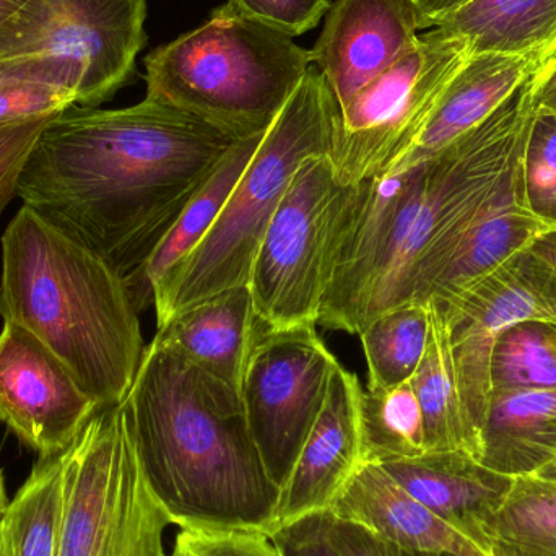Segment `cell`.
Returning <instances> with one entry per match:
<instances>
[{
    "instance_id": "cell-15",
    "label": "cell",
    "mask_w": 556,
    "mask_h": 556,
    "mask_svg": "<svg viewBox=\"0 0 556 556\" xmlns=\"http://www.w3.org/2000/svg\"><path fill=\"white\" fill-rule=\"evenodd\" d=\"M362 395L358 378L339 363L323 410L281 489L277 529L329 511L362 466Z\"/></svg>"
},
{
    "instance_id": "cell-24",
    "label": "cell",
    "mask_w": 556,
    "mask_h": 556,
    "mask_svg": "<svg viewBox=\"0 0 556 556\" xmlns=\"http://www.w3.org/2000/svg\"><path fill=\"white\" fill-rule=\"evenodd\" d=\"M427 304L430 309L427 350L408 381L424 414L425 446L427 453L466 451L473 456L443 319L433 304Z\"/></svg>"
},
{
    "instance_id": "cell-41",
    "label": "cell",
    "mask_w": 556,
    "mask_h": 556,
    "mask_svg": "<svg viewBox=\"0 0 556 556\" xmlns=\"http://www.w3.org/2000/svg\"><path fill=\"white\" fill-rule=\"evenodd\" d=\"M386 547H388L389 556H456L451 554H433V552L402 551V548H397L394 547V545L389 544H386Z\"/></svg>"
},
{
    "instance_id": "cell-7",
    "label": "cell",
    "mask_w": 556,
    "mask_h": 556,
    "mask_svg": "<svg viewBox=\"0 0 556 556\" xmlns=\"http://www.w3.org/2000/svg\"><path fill=\"white\" fill-rule=\"evenodd\" d=\"M58 556H166L172 519L143 476L126 407H103L61 454Z\"/></svg>"
},
{
    "instance_id": "cell-34",
    "label": "cell",
    "mask_w": 556,
    "mask_h": 556,
    "mask_svg": "<svg viewBox=\"0 0 556 556\" xmlns=\"http://www.w3.org/2000/svg\"><path fill=\"white\" fill-rule=\"evenodd\" d=\"M55 116L0 126V215L16 195L20 176L33 147Z\"/></svg>"
},
{
    "instance_id": "cell-13",
    "label": "cell",
    "mask_w": 556,
    "mask_h": 556,
    "mask_svg": "<svg viewBox=\"0 0 556 556\" xmlns=\"http://www.w3.org/2000/svg\"><path fill=\"white\" fill-rule=\"evenodd\" d=\"M100 404L71 369L23 327L0 332V421L39 457L59 456L77 440Z\"/></svg>"
},
{
    "instance_id": "cell-14",
    "label": "cell",
    "mask_w": 556,
    "mask_h": 556,
    "mask_svg": "<svg viewBox=\"0 0 556 556\" xmlns=\"http://www.w3.org/2000/svg\"><path fill=\"white\" fill-rule=\"evenodd\" d=\"M324 18L311 64L339 108L401 61L430 28L415 0H333Z\"/></svg>"
},
{
    "instance_id": "cell-30",
    "label": "cell",
    "mask_w": 556,
    "mask_h": 556,
    "mask_svg": "<svg viewBox=\"0 0 556 556\" xmlns=\"http://www.w3.org/2000/svg\"><path fill=\"white\" fill-rule=\"evenodd\" d=\"M492 391H556V323L529 319L503 332L490 363Z\"/></svg>"
},
{
    "instance_id": "cell-10",
    "label": "cell",
    "mask_w": 556,
    "mask_h": 556,
    "mask_svg": "<svg viewBox=\"0 0 556 556\" xmlns=\"http://www.w3.org/2000/svg\"><path fill=\"white\" fill-rule=\"evenodd\" d=\"M337 365L316 326L257 330L241 401L251 437L280 489L323 410Z\"/></svg>"
},
{
    "instance_id": "cell-33",
    "label": "cell",
    "mask_w": 556,
    "mask_h": 556,
    "mask_svg": "<svg viewBox=\"0 0 556 556\" xmlns=\"http://www.w3.org/2000/svg\"><path fill=\"white\" fill-rule=\"evenodd\" d=\"M330 5L332 0H228L218 9L294 38L316 28Z\"/></svg>"
},
{
    "instance_id": "cell-42",
    "label": "cell",
    "mask_w": 556,
    "mask_h": 556,
    "mask_svg": "<svg viewBox=\"0 0 556 556\" xmlns=\"http://www.w3.org/2000/svg\"><path fill=\"white\" fill-rule=\"evenodd\" d=\"M10 500L7 496L5 480H3L2 470H0V522H2L3 516H5L7 509H9Z\"/></svg>"
},
{
    "instance_id": "cell-6",
    "label": "cell",
    "mask_w": 556,
    "mask_h": 556,
    "mask_svg": "<svg viewBox=\"0 0 556 556\" xmlns=\"http://www.w3.org/2000/svg\"><path fill=\"white\" fill-rule=\"evenodd\" d=\"M538 72L489 119L428 160L417 214L379 267L363 311V329L391 307L427 303L434 281L525 143L534 119Z\"/></svg>"
},
{
    "instance_id": "cell-39",
    "label": "cell",
    "mask_w": 556,
    "mask_h": 556,
    "mask_svg": "<svg viewBox=\"0 0 556 556\" xmlns=\"http://www.w3.org/2000/svg\"><path fill=\"white\" fill-rule=\"evenodd\" d=\"M466 2H469V0H415L418 9L427 16L428 23L437 18V16L451 12V10L457 9V7Z\"/></svg>"
},
{
    "instance_id": "cell-26",
    "label": "cell",
    "mask_w": 556,
    "mask_h": 556,
    "mask_svg": "<svg viewBox=\"0 0 556 556\" xmlns=\"http://www.w3.org/2000/svg\"><path fill=\"white\" fill-rule=\"evenodd\" d=\"M486 542L489 556H556V480L515 479Z\"/></svg>"
},
{
    "instance_id": "cell-29",
    "label": "cell",
    "mask_w": 556,
    "mask_h": 556,
    "mask_svg": "<svg viewBox=\"0 0 556 556\" xmlns=\"http://www.w3.org/2000/svg\"><path fill=\"white\" fill-rule=\"evenodd\" d=\"M363 463L382 464L427 453L424 414L410 382L363 389Z\"/></svg>"
},
{
    "instance_id": "cell-16",
    "label": "cell",
    "mask_w": 556,
    "mask_h": 556,
    "mask_svg": "<svg viewBox=\"0 0 556 556\" xmlns=\"http://www.w3.org/2000/svg\"><path fill=\"white\" fill-rule=\"evenodd\" d=\"M378 466L489 555L486 528L508 498L513 477L490 469L466 451L425 453Z\"/></svg>"
},
{
    "instance_id": "cell-9",
    "label": "cell",
    "mask_w": 556,
    "mask_h": 556,
    "mask_svg": "<svg viewBox=\"0 0 556 556\" xmlns=\"http://www.w3.org/2000/svg\"><path fill=\"white\" fill-rule=\"evenodd\" d=\"M470 58L464 39L425 29L401 61L339 108L329 150L337 182L349 188L384 175L417 139Z\"/></svg>"
},
{
    "instance_id": "cell-31",
    "label": "cell",
    "mask_w": 556,
    "mask_h": 556,
    "mask_svg": "<svg viewBox=\"0 0 556 556\" xmlns=\"http://www.w3.org/2000/svg\"><path fill=\"white\" fill-rule=\"evenodd\" d=\"M526 208L545 231H556V114L534 113L521 153Z\"/></svg>"
},
{
    "instance_id": "cell-43",
    "label": "cell",
    "mask_w": 556,
    "mask_h": 556,
    "mask_svg": "<svg viewBox=\"0 0 556 556\" xmlns=\"http://www.w3.org/2000/svg\"><path fill=\"white\" fill-rule=\"evenodd\" d=\"M0 556H15L13 555L12 545H10L9 535H7L3 522H0Z\"/></svg>"
},
{
    "instance_id": "cell-20",
    "label": "cell",
    "mask_w": 556,
    "mask_h": 556,
    "mask_svg": "<svg viewBox=\"0 0 556 556\" xmlns=\"http://www.w3.org/2000/svg\"><path fill=\"white\" fill-rule=\"evenodd\" d=\"M521 153L522 147L467 228L450 263L434 281L428 300L447 296L489 276L545 233V228L522 201Z\"/></svg>"
},
{
    "instance_id": "cell-25",
    "label": "cell",
    "mask_w": 556,
    "mask_h": 556,
    "mask_svg": "<svg viewBox=\"0 0 556 556\" xmlns=\"http://www.w3.org/2000/svg\"><path fill=\"white\" fill-rule=\"evenodd\" d=\"M77 68L51 55L0 58V126L55 116L78 104Z\"/></svg>"
},
{
    "instance_id": "cell-3",
    "label": "cell",
    "mask_w": 556,
    "mask_h": 556,
    "mask_svg": "<svg viewBox=\"0 0 556 556\" xmlns=\"http://www.w3.org/2000/svg\"><path fill=\"white\" fill-rule=\"evenodd\" d=\"M126 278L23 205L2 237L0 316L48 346L101 405L126 401L142 330Z\"/></svg>"
},
{
    "instance_id": "cell-28",
    "label": "cell",
    "mask_w": 556,
    "mask_h": 556,
    "mask_svg": "<svg viewBox=\"0 0 556 556\" xmlns=\"http://www.w3.org/2000/svg\"><path fill=\"white\" fill-rule=\"evenodd\" d=\"M15 556H58L62 522L61 454L39 457L2 519Z\"/></svg>"
},
{
    "instance_id": "cell-36",
    "label": "cell",
    "mask_w": 556,
    "mask_h": 556,
    "mask_svg": "<svg viewBox=\"0 0 556 556\" xmlns=\"http://www.w3.org/2000/svg\"><path fill=\"white\" fill-rule=\"evenodd\" d=\"M519 257L556 323V231H545L535 238Z\"/></svg>"
},
{
    "instance_id": "cell-11",
    "label": "cell",
    "mask_w": 556,
    "mask_h": 556,
    "mask_svg": "<svg viewBox=\"0 0 556 556\" xmlns=\"http://www.w3.org/2000/svg\"><path fill=\"white\" fill-rule=\"evenodd\" d=\"M147 0H31L0 33V58L62 59L80 75L78 104L113 97L132 77L147 42Z\"/></svg>"
},
{
    "instance_id": "cell-40",
    "label": "cell",
    "mask_w": 556,
    "mask_h": 556,
    "mask_svg": "<svg viewBox=\"0 0 556 556\" xmlns=\"http://www.w3.org/2000/svg\"><path fill=\"white\" fill-rule=\"evenodd\" d=\"M31 0H0V33L9 28Z\"/></svg>"
},
{
    "instance_id": "cell-23",
    "label": "cell",
    "mask_w": 556,
    "mask_h": 556,
    "mask_svg": "<svg viewBox=\"0 0 556 556\" xmlns=\"http://www.w3.org/2000/svg\"><path fill=\"white\" fill-rule=\"evenodd\" d=\"M264 136L237 140L156 244L132 287L137 309L153 301V288L207 237Z\"/></svg>"
},
{
    "instance_id": "cell-22",
    "label": "cell",
    "mask_w": 556,
    "mask_h": 556,
    "mask_svg": "<svg viewBox=\"0 0 556 556\" xmlns=\"http://www.w3.org/2000/svg\"><path fill=\"white\" fill-rule=\"evenodd\" d=\"M464 39L472 55L556 54V0H469L431 20Z\"/></svg>"
},
{
    "instance_id": "cell-27",
    "label": "cell",
    "mask_w": 556,
    "mask_h": 556,
    "mask_svg": "<svg viewBox=\"0 0 556 556\" xmlns=\"http://www.w3.org/2000/svg\"><path fill=\"white\" fill-rule=\"evenodd\" d=\"M428 304L405 303L372 317L359 333L368 365V388L389 389L412 379L427 350Z\"/></svg>"
},
{
    "instance_id": "cell-38",
    "label": "cell",
    "mask_w": 556,
    "mask_h": 556,
    "mask_svg": "<svg viewBox=\"0 0 556 556\" xmlns=\"http://www.w3.org/2000/svg\"><path fill=\"white\" fill-rule=\"evenodd\" d=\"M534 108L535 113L556 114V54L539 71Z\"/></svg>"
},
{
    "instance_id": "cell-5",
    "label": "cell",
    "mask_w": 556,
    "mask_h": 556,
    "mask_svg": "<svg viewBox=\"0 0 556 556\" xmlns=\"http://www.w3.org/2000/svg\"><path fill=\"white\" fill-rule=\"evenodd\" d=\"M337 111L329 84L311 64L207 237L153 288L159 327L192 304L250 283L261 241L294 173L309 156L329 155Z\"/></svg>"
},
{
    "instance_id": "cell-8",
    "label": "cell",
    "mask_w": 556,
    "mask_h": 556,
    "mask_svg": "<svg viewBox=\"0 0 556 556\" xmlns=\"http://www.w3.org/2000/svg\"><path fill=\"white\" fill-rule=\"evenodd\" d=\"M349 195L350 188L337 182L329 155L301 163L251 267L248 287L261 326H317Z\"/></svg>"
},
{
    "instance_id": "cell-4",
    "label": "cell",
    "mask_w": 556,
    "mask_h": 556,
    "mask_svg": "<svg viewBox=\"0 0 556 556\" xmlns=\"http://www.w3.org/2000/svg\"><path fill=\"white\" fill-rule=\"evenodd\" d=\"M309 67V51L290 36L215 9L147 55L146 98L248 139L269 130Z\"/></svg>"
},
{
    "instance_id": "cell-2",
    "label": "cell",
    "mask_w": 556,
    "mask_h": 556,
    "mask_svg": "<svg viewBox=\"0 0 556 556\" xmlns=\"http://www.w3.org/2000/svg\"><path fill=\"white\" fill-rule=\"evenodd\" d=\"M124 407L143 476L173 525L276 532L281 489L240 391L153 340Z\"/></svg>"
},
{
    "instance_id": "cell-17",
    "label": "cell",
    "mask_w": 556,
    "mask_h": 556,
    "mask_svg": "<svg viewBox=\"0 0 556 556\" xmlns=\"http://www.w3.org/2000/svg\"><path fill=\"white\" fill-rule=\"evenodd\" d=\"M548 59L545 55H472L441 94L417 139L384 175H399L427 163L476 129Z\"/></svg>"
},
{
    "instance_id": "cell-21",
    "label": "cell",
    "mask_w": 556,
    "mask_h": 556,
    "mask_svg": "<svg viewBox=\"0 0 556 556\" xmlns=\"http://www.w3.org/2000/svg\"><path fill=\"white\" fill-rule=\"evenodd\" d=\"M556 456V391H492L479 460L505 476H535Z\"/></svg>"
},
{
    "instance_id": "cell-37",
    "label": "cell",
    "mask_w": 556,
    "mask_h": 556,
    "mask_svg": "<svg viewBox=\"0 0 556 556\" xmlns=\"http://www.w3.org/2000/svg\"><path fill=\"white\" fill-rule=\"evenodd\" d=\"M327 538L339 556H389L388 547L381 539L362 526L333 518L330 513L327 519Z\"/></svg>"
},
{
    "instance_id": "cell-18",
    "label": "cell",
    "mask_w": 556,
    "mask_h": 556,
    "mask_svg": "<svg viewBox=\"0 0 556 556\" xmlns=\"http://www.w3.org/2000/svg\"><path fill=\"white\" fill-rule=\"evenodd\" d=\"M329 513L402 551L489 556L402 489L378 464L363 463Z\"/></svg>"
},
{
    "instance_id": "cell-44",
    "label": "cell",
    "mask_w": 556,
    "mask_h": 556,
    "mask_svg": "<svg viewBox=\"0 0 556 556\" xmlns=\"http://www.w3.org/2000/svg\"><path fill=\"white\" fill-rule=\"evenodd\" d=\"M535 477H541V479L547 480H556V456L551 460V463L547 464V466L542 467V469L535 473Z\"/></svg>"
},
{
    "instance_id": "cell-12",
    "label": "cell",
    "mask_w": 556,
    "mask_h": 556,
    "mask_svg": "<svg viewBox=\"0 0 556 556\" xmlns=\"http://www.w3.org/2000/svg\"><path fill=\"white\" fill-rule=\"evenodd\" d=\"M443 319L457 392L473 456L489 412L490 363L505 330L522 320H554L516 254L489 276L443 298H431Z\"/></svg>"
},
{
    "instance_id": "cell-35",
    "label": "cell",
    "mask_w": 556,
    "mask_h": 556,
    "mask_svg": "<svg viewBox=\"0 0 556 556\" xmlns=\"http://www.w3.org/2000/svg\"><path fill=\"white\" fill-rule=\"evenodd\" d=\"M329 513H314L280 526L270 538L281 556H339L327 538Z\"/></svg>"
},
{
    "instance_id": "cell-19",
    "label": "cell",
    "mask_w": 556,
    "mask_h": 556,
    "mask_svg": "<svg viewBox=\"0 0 556 556\" xmlns=\"http://www.w3.org/2000/svg\"><path fill=\"white\" fill-rule=\"evenodd\" d=\"M260 326L250 287L243 285L179 311L153 340L241 394Z\"/></svg>"
},
{
    "instance_id": "cell-32",
    "label": "cell",
    "mask_w": 556,
    "mask_h": 556,
    "mask_svg": "<svg viewBox=\"0 0 556 556\" xmlns=\"http://www.w3.org/2000/svg\"><path fill=\"white\" fill-rule=\"evenodd\" d=\"M172 556H281L260 529L181 528Z\"/></svg>"
},
{
    "instance_id": "cell-1",
    "label": "cell",
    "mask_w": 556,
    "mask_h": 556,
    "mask_svg": "<svg viewBox=\"0 0 556 556\" xmlns=\"http://www.w3.org/2000/svg\"><path fill=\"white\" fill-rule=\"evenodd\" d=\"M237 140L176 108L58 114L33 147L23 205L126 278L150 254Z\"/></svg>"
}]
</instances>
